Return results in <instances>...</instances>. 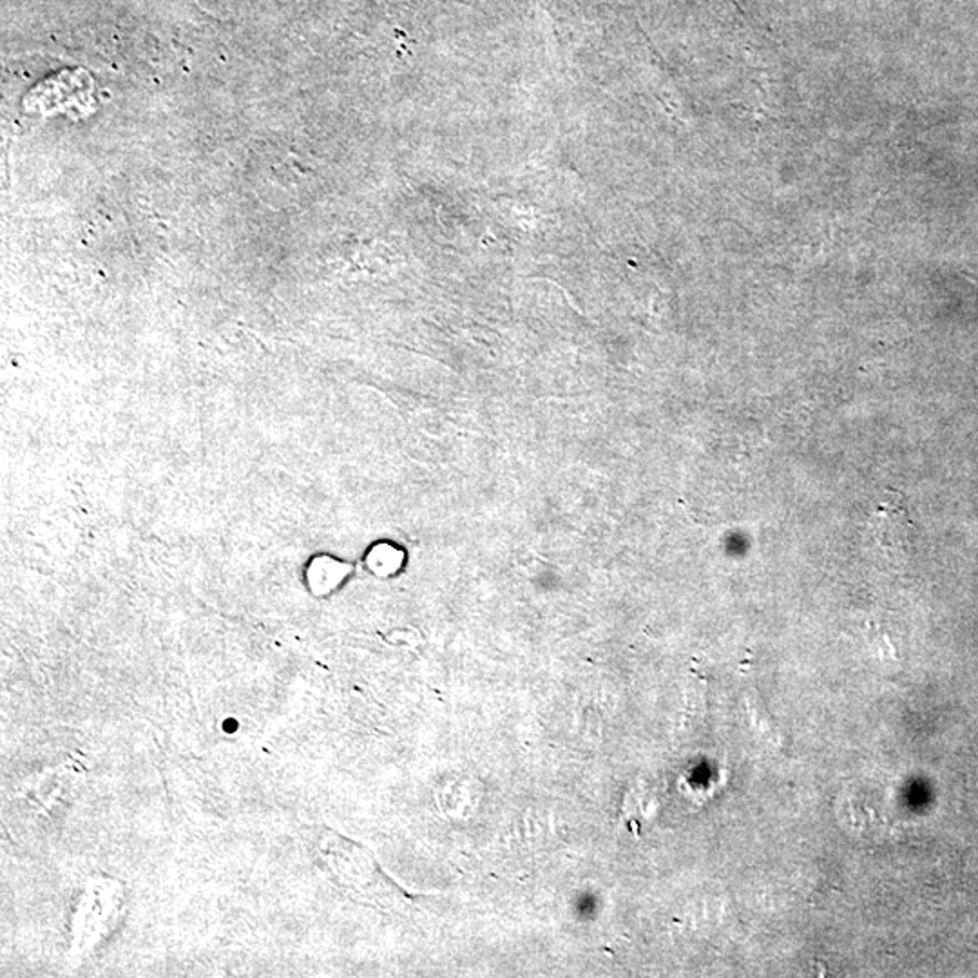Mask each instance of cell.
Wrapping results in <instances>:
<instances>
[{
	"instance_id": "6da1fadb",
	"label": "cell",
	"mask_w": 978,
	"mask_h": 978,
	"mask_svg": "<svg viewBox=\"0 0 978 978\" xmlns=\"http://www.w3.org/2000/svg\"><path fill=\"white\" fill-rule=\"evenodd\" d=\"M872 532L884 552L892 555L908 552L914 542L915 524L899 493L894 490L886 492L872 517Z\"/></svg>"
},
{
	"instance_id": "7a4b0ae2",
	"label": "cell",
	"mask_w": 978,
	"mask_h": 978,
	"mask_svg": "<svg viewBox=\"0 0 978 978\" xmlns=\"http://www.w3.org/2000/svg\"><path fill=\"white\" fill-rule=\"evenodd\" d=\"M399 555L395 553V549H375V552L368 557V567L372 569L373 573H378V575H390V573L395 572L399 567Z\"/></svg>"
}]
</instances>
